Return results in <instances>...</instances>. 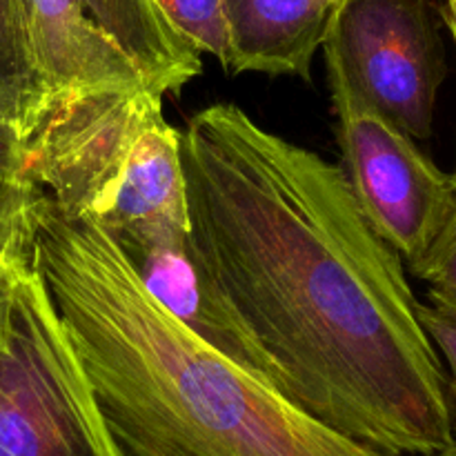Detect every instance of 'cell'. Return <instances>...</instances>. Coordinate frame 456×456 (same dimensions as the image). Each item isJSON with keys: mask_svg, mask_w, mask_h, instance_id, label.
Returning a JSON list of instances; mask_svg holds the SVG:
<instances>
[{"mask_svg": "<svg viewBox=\"0 0 456 456\" xmlns=\"http://www.w3.org/2000/svg\"><path fill=\"white\" fill-rule=\"evenodd\" d=\"M428 456H456V445H450V448L441 450V452H436V454H428Z\"/></svg>", "mask_w": 456, "mask_h": 456, "instance_id": "cell-18", "label": "cell"}, {"mask_svg": "<svg viewBox=\"0 0 456 456\" xmlns=\"http://www.w3.org/2000/svg\"><path fill=\"white\" fill-rule=\"evenodd\" d=\"M0 456H127L34 265L0 307Z\"/></svg>", "mask_w": 456, "mask_h": 456, "instance_id": "cell-5", "label": "cell"}, {"mask_svg": "<svg viewBox=\"0 0 456 456\" xmlns=\"http://www.w3.org/2000/svg\"><path fill=\"white\" fill-rule=\"evenodd\" d=\"M444 18L448 22L450 31H452V38L456 43V0H444Z\"/></svg>", "mask_w": 456, "mask_h": 456, "instance_id": "cell-17", "label": "cell"}, {"mask_svg": "<svg viewBox=\"0 0 456 456\" xmlns=\"http://www.w3.org/2000/svg\"><path fill=\"white\" fill-rule=\"evenodd\" d=\"M18 183H27L25 138L12 125L0 123V185Z\"/></svg>", "mask_w": 456, "mask_h": 456, "instance_id": "cell-15", "label": "cell"}, {"mask_svg": "<svg viewBox=\"0 0 456 456\" xmlns=\"http://www.w3.org/2000/svg\"><path fill=\"white\" fill-rule=\"evenodd\" d=\"M29 194H27V199H29ZM27 199L13 216L0 221V307L12 298L18 279L31 265L25 221Z\"/></svg>", "mask_w": 456, "mask_h": 456, "instance_id": "cell-13", "label": "cell"}, {"mask_svg": "<svg viewBox=\"0 0 456 456\" xmlns=\"http://www.w3.org/2000/svg\"><path fill=\"white\" fill-rule=\"evenodd\" d=\"M332 12V0H223L225 69L310 80Z\"/></svg>", "mask_w": 456, "mask_h": 456, "instance_id": "cell-9", "label": "cell"}, {"mask_svg": "<svg viewBox=\"0 0 456 456\" xmlns=\"http://www.w3.org/2000/svg\"><path fill=\"white\" fill-rule=\"evenodd\" d=\"M452 176H454V181H456V172H454V174H452Z\"/></svg>", "mask_w": 456, "mask_h": 456, "instance_id": "cell-20", "label": "cell"}, {"mask_svg": "<svg viewBox=\"0 0 456 456\" xmlns=\"http://www.w3.org/2000/svg\"><path fill=\"white\" fill-rule=\"evenodd\" d=\"M183 132L151 89L105 94L40 116L27 147V181L105 234L141 223L187 227Z\"/></svg>", "mask_w": 456, "mask_h": 456, "instance_id": "cell-3", "label": "cell"}, {"mask_svg": "<svg viewBox=\"0 0 456 456\" xmlns=\"http://www.w3.org/2000/svg\"><path fill=\"white\" fill-rule=\"evenodd\" d=\"M25 221L31 265L127 456H383L187 332L101 227L36 185Z\"/></svg>", "mask_w": 456, "mask_h": 456, "instance_id": "cell-2", "label": "cell"}, {"mask_svg": "<svg viewBox=\"0 0 456 456\" xmlns=\"http://www.w3.org/2000/svg\"><path fill=\"white\" fill-rule=\"evenodd\" d=\"M187 240L283 399L383 456L452 445L448 374L341 165L232 102L183 132Z\"/></svg>", "mask_w": 456, "mask_h": 456, "instance_id": "cell-1", "label": "cell"}, {"mask_svg": "<svg viewBox=\"0 0 456 456\" xmlns=\"http://www.w3.org/2000/svg\"><path fill=\"white\" fill-rule=\"evenodd\" d=\"M412 274L430 285V305L456 316V216Z\"/></svg>", "mask_w": 456, "mask_h": 456, "instance_id": "cell-12", "label": "cell"}, {"mask_svg": "<svg viewBox=\"0 0 456 456\" xmlns=\"http://www.w3.org/2000/svg\"><path fill=\"white\" fill-rule=\"evenodd\" d=\"M22 9L40 116L105 94H178L203 71V53L154 0H22Z\"/></svg>", "mask_w": 456, "mask_h": 456, "instance_id": "cell-4", "label": "cell"}, {"mask_svg": "<svg viewBox=\"0 0 456 456\" xmlns=\"http://www.w3.org/2000/svg\"><path fill=\"white\" fill-rule=\"evenodd\" d=\"M34 187V183H18V185H0V221L13 216L25 203L27 194Z\"/></svg>", "mask_w": 456, "mask_h": 456, "instance_id": "cell-16", "label": "cell"}, {"mask_svg": "<svg viewBox=\"0 0 456 456\" xmlns=\"http://www.w3.org/2000/svg\"><path fill=\"white\" fill-rule=\"evenodd\" d=\"M43 110L22 0H0V123L29 138Z\"/></svg>", "mask_w": 456, "mask_h": 456, "instance_id": "cell-10", "label": "cell"}, {"mask_svg": "<svg viewBox=\"0 0 456 456\" xmlns=\"http://www.w3.org/2000/svg\"><path fill=\"white\" fill-rule=\"evenodd\" d=\"M169 25L200 53H212L223 67L227 62V29L223 0H154Z\"/></svg>", "mask_w": 456, "mask_h": 456, "instance_id": "cell-11", "label": "cell"}, {"mask_svg": "<svg viewBox=\"0 0 456 456\" xmlns=\"http://www.w3.org/2000/svg\"><path fill=\"white\" fill-rule=\"evenodd\" d=\"M419 321H421L435 350L444 354L445 363H448V408L450 426H452V445H456V316L435 305L419 303Z\"/></svg>", "mask_w": 456, "mask_h": 456, "instance_id": "cell-14", "label": "cell"}, {"mask_svg": "<svg viewBox=\"0 0 456 456\" xmlns=\"http://www.w3.org/2000/svg\"><path fill=\"white\" fill-rule=\"evenodd\" d=\"M328 85L352 194L374 232L414 272L456 216L454 176L361 101L334 67H328Z\"/></svg>", "mask_w": 456, "mask_h": 456, "instance_id": "cell-6", "label": "cell"}, {"mask_svg": "<svg viewBox=\"0 0 456 456\" xmlns=\"http://www.w3.org/2000/svg\"><path fill=\"white\" fill-rule=\"evenodd\" d=\"M110 239L118 245L142 288L187 332L274 387L267 361L240 332L200 276L190 252L187 227L174 223H141L116 232Z\"/></svg>", "mask_w": 456, "mask_h": 456, "instance_id": "cell-8", "label": "cell"}, {"mask_svg": "<svg viewBox=\"0 0 456 456\" xmlns=\"http://www.w3.org/2000/svg\"><path fill=\"white\" fill-rule=\"evenodd\" d=\"M332 3H334V4H337V3H338V0H332Z\"/></svg>", "mask_w": 456, "mask_h": 456, "instance_id": "cell-19", "label": "cell"}, {"mask_svg": "<svg viewBox=\"0 0 456 456\" xmlns=\"http://www.w3.org/2000/svg\"><path fill=\"white\" fill-rule=\"evenodd\" d=\"M323 52L383 118L412 141L432 136L445 49L428 0H338Z\"/></svg>", "mask_w": 456, "mask_h": 456, "instance_id": "cell-7", "label": "cell"}]
</instances>
